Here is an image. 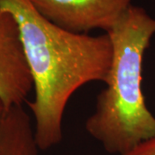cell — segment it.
Segmentation results:
<instances>
[{
	"label": "cell",
	"instance_id": "obj_6",
	"mask_svg": "<svg viewBox=\"0 0 155 155\" xmlns=\"http://www.w3.org/2000/svg\"><path fill=\"white\" fill-rule=\"evenodd\" d=\"M123 155H155V136L145 140Z\"/></svg>",
	"mask_w": 155,
	"mask_h": 155
},
{
	"label": "cell",
	"instance_id": "obj_1",
	"mask_svg": "<svg viewBox=\"0 0 155 155\" xmlns=\"http://www.w3.org/2000/svg\"><path fill=\"white\" fill-rule=\"evenodd\" d=\"M20 30L33 78L35 136L41 151L63 140V118L69 100L78 89L92 82L106 84L113 48L107 33H74L42 17L29 0H0Z\"/></svg>",
	"mask_w": 155,
	"mask_h": 155
},
{
	"label": "cell",
	"instance_id": "obj_4",
	"mask_svg": "<svg viewBox=\"0 0 155 155\" xmlns=\"http://www.w3.org/2000/svg\"><path fill=\"white\" fill-rule=\"evenodd\" d=\"M33 87L18 25L0 8V100L7 106L23 105Z\"/></svg>",
	"mask_w": 155,
	"mask_h": 155
},
{
	"label": "cell",
	"instance_id": "obj_3",
	"mask_svg": "<svg viewBox=\"0 0 155 155\" xmlns=\"http://www.w3.org/2000/svg\"><path fill=\"white\" fill-rule=\"evenodd\" d=\"M48 21L68 31L107 33L132 5L133 0H29Z\"/></svg>",
	"mask_w": 155,
	"mask_h": 155
},
{
	"label": "cell",
	"instance_id": "obj_2",
	"mask_svg": "<svg viewBox=\"0 0 155 155\" xmlns=\"http://www.w3.org/2000/svg\"><path fill=\"white\" fill-rule=\"evenodd\" d=\"M107 34L113 48L110 72L85 129L107 153L123 155L155 136V116L141 88L143 59L155 35V18L131 5Z\"/></svg>",
	"mask_w": 155,
	"mask_h": 155
},
{
	"label": "cell",
	"instance_id": "obj_5",
	"mask_svg": "<svg viewBox=\"0 0 155 155\" xmlns=\"http://www.w3.org/2000/svg\"><path fill=\"white\" fill-rule=\"evenodd\" d=\"M32 119L23 105L0 100V155H40Z\"/></svg>",
	"mask_w": 155,
	"mask_h": 155
}]
</instances>
